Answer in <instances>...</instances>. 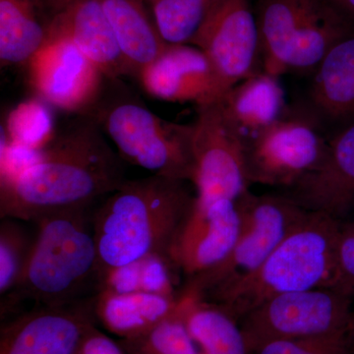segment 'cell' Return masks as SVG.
Instances as JSON below:
<instances>
[{
	"label": "cell",
	"instance_id": "obj_7",
	"mask_svg": "<svg viewBox=\"0 0 354 354\" xmlns=\"http://www.w3.org/2000/svg\"><path fill=\"white\" fill-rule=\"evenodd\" d=\"M235 202L241 230L232 253L212 271L186 279L180 295L215 301L253 274L308 212L286 195H255L248 190Z\"/></svg>",
	"mask_w": 354,
	"mask_h": 354
},
{
	"label": "cell",
	"instance_id": "obj_5",
	"mask_svg": "<svg viewBox=\"0 0 354 354\" xmlns=\"http://www.w3.org/2000/svg\"><path fill=\"white\" fill-rule=\"evenodd\" d=\"M83 115L113 141L125 162L156 176L192 181L194 125L160 118L120 77H106L97 101Z\"/></svg>",
	"mask_w": 354,
	"mask_h": 354
},
{
	"label": "cell",
	"instance_id": "obj_16",
	"mask_svg": "<svg viewBox=\"0 0 354 354\" xmlns=\"http://www.w3.org/2000/svg\"><path fill=\"white\" fill-rule=\"evenodd\" d=\"M137 81L160 101L193 102L198 108L223 97L206 53L191 44H169Z\"/></svg>",
	"mask_w": 354,
	"mask_h": 354
},
{
	"label": "cell",
	"instance_id": "obj_3",
	"mask_svg": "<svg viewBox=\"0 0 354 354\" xmlns=\"http://www.w3.org/2000/svg\"><path fill=\"white\" fill-rule=\"evenodd\" d=\"M339 225L333 216L307 212L253 274L209 304L239 323L266 300L283 293L326 288L354 297V283L339 265Z\"/></svg>",
	"mask_w": 354,
	"mask_h": 354
},
{
	"label": "cell",
	"instance_id": "obj_1",
	"mask_svg": "<svg viewBox=\"0 0 354 354\" xmlns=\"http://www.w3.org/2000/svg\"><path fill=\"white\" fill-rule=\"evenodd\" d=\"M124 162L94 121L75 115L34 164L0 181V216L36 223L94 208L127 180Z\"/></svg>",
	"mask_w": 354,
	"mask_h": 354
},
{
	"label": "cell",
	"instance_id": "obj_31",
	"mask_svg": "<svg viewBox=\"0 0 354 354\" xmlns=\"http://www.w3.org/2000/svg\"><path fill=\"white\" fill-rule=\"evenodd\" d=\"M78 354H127V353L121 346L120 341H114L95 326L86 335Z\"/></svg>",
	"mask_w": 354,
	"mask_h": 354
},
{
	"label": "cell",
	"instance_id": "obj_10",
	"mask_svg": "<svg viewBox=\"0 0 354 354\" xmlns=\"http://www.w3.org/2000/svg\"><path fill=\"white\" fill-rule=\"evenodd\" d=\"M193 125L194 176L191 183L196 187L197 198L236 201L250 185L245 147L225 118L220 100L198 106Z\"/></svg>",
	"mask_w": 354,
	"mask_h": 354
},
{
	"label": "cell",
	"instance_id": "obj_29",
	"mask_svg": "<svg viewBox=\"0 0 354 354\" xmlns=\"http://www.w3.org/2000/svg\"><path fill=\"white\" fill-rule=\"evenodd\" d=\"M253 354H353L346 337L279 339L267 342Z\"/></svg>",
	"mask_w": 354,
	"mask_h": 354
},
{
	"label": "cell",
	"instance_id": "obj_8",
	"mask_svg": "<svg viewBox=\"0 0 354 354\" xmlns=\"http://www.w3.org/2000/svg\"><path fill=\"white\" fill-rule=\"evenodd\" d=\"M353 299L341 290L320 288L266 300L239 321L249 353L279 339L346 337Z\"/></svg>",
	"mask_w": 354,
	"mask_h": 354
},
{
	"label": "cell",
	"instance_id": "obj_14",
	"mask_svg": "<svg viewBox=\"0 0 354 354\" xmlns=\"http://www.w3.org/2000/svg\"><path fill=\"white\" fill-rule=\"evenodd\" d=\"M97 325L92 297L64 306H41L1 328L0 354H78Z\"/></svg>",
	"mask_w": 354,
	"mask_h": 354
},
{
	"label": "cell",
	"instance_id": "obj_22",
	"mask_svg": "<svg viewBox=\"0 0 354 354\" xmlns=\"http://www.w3.org/2000/svg\"><path fill=\"white\" fill-rule=\"evenodd\" d=\"M50 41V30L37 0H0V60L26 65Z\"/></svg>",
	"mask_w": 354,
	"mask_h": 354
},
{
	"label": "cell",
	"instance_id": "obj_12",
	"mask_svg": "<svg viewBox=\"0 0 354 354\" xmlns=\"http://www.w3.org/2000/svg\"><path fill=\"white\" fill-rule=\"evenodd\" d=\"M37 97L53 108L83 115L97 101L106 75L68 39H51L29 64Z\"/></svg>",
	"mask_w": 354,
	"mask_h": 354
},
{
	"label": "cell",
	"instance_id": "obj_26",
	"mask_svg": "<svg viewBox=\"0 0 354 354\" xmlns=\"http://www.w3.org/2000/svg\"><path fill=\"white\" fill-rule=\"evenodd\" d=\"M50 108L38 97L19 104L9 115L7 139L28 148H44L57 134Z\"/></svg>",
	"mask_w": 354,
	"mask_h": 354
},
{
	"label": "cell",
	"instance_id": "obj_32",
	"mask_svg": "<svg viewBox=\"0 0 354 354\" xmlns=\"http://www.w3.org/2000/svg\"><path fill=\"white\" fill-rule=\"evenodd\" d=\"M330 2L354 26V0H330Z\"/></svg>",
	"mask_w": 354,
	"mask_h": 354
},
{
	"label": "cell",
	"instance_id": "obj_13",
	"mask_svg": "<svg viewBox=\"0 0 354 354\" xmlns=\"http://www.w3.org/2000/svg\"><path fill=\"white\" fill-rule=\"evenodd\" d=\"M241 230L236 202L205 201L196 196L190 215L172 243L169 262L186 279L212 271L232 253Z\"/></svg>",
	"mask_w": 354,
	"mask_h": 354
},
{
	"label": "cell",
	"instance_id": "obj_30",
	"mask_svg": "<svg viewBox=\"0 0 354 354\" xmlns=\"http://www.w3.org/2000/svg\"><path fill=\"white\" fill-rule=\"evenodd\" d=\"M339 260L344 276L354 283V221L339 225Z\"/></svg>",
	"mask_w": 354,
	"mask_h": 354
},
{
	"label": "cell",
	"instance_id": "obj_24",
	"mask_svg": "<svg viewBox=\"0 0 354 354\" xmlns=\"http://www.w3.org/2000/svg\"><path fill=\"white\" fill-rule=\"evenodd\" d=\"M165 43L196 46L223 0H143Z\"/></svg>",
	"mask_w": 354,
	"mask_h": 354
},
{
	"label": "cell",
	"instance_id": "obj_19",
	"mask_svg": "<svg viewBox=\"0 0 354 354\" xmlns=\"http://www.w3.org/2000/svg\"><path fill=\"white\" fill-rule=\"evenodd\" d=\"M92 308L97 324L125 339L145 334L176 314L179 297L101 290L92 297Z\"/></svg>",
	"mask_w": 354,
	"mask_h": 354
},
{
	"label": "cell",
	"instance_id": "obj_23",
	"mask_svg": "<svg viewBox=\"0 0 354 354\" xmlns=\"http://www.w3.org/2000/svg\"><path fill=\"white\" fill-rule=\"evenodd\" d=\"M179 313L198 354H250L239 321L216 305L179 293Z\"/></svg>",
	"mask_w": 354,
	"mask_h": 354
},
{
	"label": "cell",
	"instance_id": "obj_9",
	"mask_svg": "<svg viewBox=\"0 0 354 354\" xmlns=\"http://www.w3.org/2000/svg\"><path fill=\"white\" fill-rule=\"evenodd\" d=\"M328 148L315 121L288 113L245 146L247 178L290 189L320 167Z\"/></svg>",
	"mask_w": 354,
	"mask_h": 354
},
{
	"label": "cell",
	"instance_id": "obj_4",
	"mask_svg": "<svg viewBox=\"0 0 354 354\" xmlns=\"http://www.w3.org/2000/svg\"><path fill=\"white\" fill-rule=\"evenodd\" d=\"M95 208V207H94ZM94 208L66 212L36 221L38 234L19 283L4 298L8 306L32 300L64 306L101 290L102 271L95 243Z\"/></svg>",
	"mask_w": 354,
	"mask_h": 354
},
{
	"label": "cell",
	"instance_id": "obj_28",
	"mask_svg": "<svg viewBox=\"0 0 354 354\" xmlns=\"http://www.w3.org/2000/svg\"><path fill=\"white\" fill-rule=\"evenodd\" d=\"M31 239L17 220L1 218L0 225V295L6 297L19 283L31 253Z\"/></svg>",
	"mask_w": 354,
	"mask_h": 354
},
{
	"label": "cell",
	"instance_id": "obj_27",
	"mask_svg": "<svg viewBox=\"0 0 354 354\" xmlns=\"http://www.w3.org/2000/svg\"><path fill=\"white\" fill-rule=\"evenodd\" d=\"M127 354H198L178 311L145 334L120 339Z\"/></svg>",
	"mask_w": 354,
	"mask_h": 354
},
{
	"label": "cell",
	"instance_id": "obj_2",
	"mask_svg": "<svg viewBox=\"0 0 354 354\" xmlns=\"http://www.w3.org/2000/svg\"><path fill=\"white\" fill-rule=\"evenodd\" d=\"M185 183L156 174L127 179L95 207L93 225L102 277L153 256L169 262L172 243L196 200Z\"/></svg>",
	"mask_w": 354,
	"mask_h": 354
},
{
	"label": "cell",
	"instance_id": "obj_11",
	"mask_svg": "<svg viewBox=\"0 0 354 354\" xmlns=\"http://www.w3.org/2000/svg\"><path fill=\"white\" fill-rule=\"evenodd\" d=\"M195 46L208 57L223 95L263 71L259 26L250 0H223Z\"/></svg>",
	"mask_w": 354,
	"mask_h": 354
},
{
	"label": "cell",
	"instance_id": "obj_33",
	"mask_svg": "<svg viewBox=\"0 0 354 354\" xmlns=\"http://www.w3.org/2000/svg\"><path fill=\"white\" fill-rule=\"evenodd\" d=\"M346 342H348L351 353L354 354V313L351 326H349L348 334H346Z\"/></svg>",
	"mask_w": 354,
	"mask_h": 354
},
{
	"label": "cell",
	"instance_id": "obj_18",
	"mask_svg": "<svg viewBox=\"0 0 354 354\" xmlns=\"http://www.w3.org/2000/svg\"><path fill=\"white\" fill-rule=\"evenodd\" d=\"M220 102L244 147L290 113L279 77L265 71L234 86Z\"/></svg>",
	"mask_w": 354,
	"mask_h": 354
},
{
	"label": "cell",
	"instance_id": "obj_15",
	"mask_svg": "<svg viewBox=\"0 0 354 354\" xmlns=\"http://www.w3.org/2000/svg\"><path fill=\"white\" fill-rule=\"evenodd\" d=\"M50 41L65 38L109 77H129L102 0H37Z\"/></svg>",
	"mask_w": 354,
	"mask_h": 354
},
{
	"label": "cell",
	"instance_id": "obj_25",
	"mask_svg": "<svg viewBox=\"0 0 354 354\" xmlns=\"http://www.w3.org/2000/svg\"><path fill=\"white\" fill-rule=\"evenodd\" d=\"M171 263L160 256L146 258L138 262L104 272L101 290L113 292H153L178 297L174 290Z\"/></svg>",
	"mask_w": 354,
	"mask_h": 354
},
{
	"label": "cell",
	"instance_id": "obj_6",
	"mask_svg": "<svg viewBox=\"0 0 354 354\" xmlns=\"http://www.w3.org/2000/svg\"><path fill=\"white\" fill-rule=\"evenodd\" d=\"M263 71L311 75L339 39L354 31L330 0H258Z\"/></svg>",
	"mask_w": 354,
	"mask_h": 354
},
{
	"label": "cell",
	"instance_id": "obj_20",
	"mask_svg": "<svg viewBox=\"0 0 354 354\" xmlns=\"http://www.w3.org/2000/svg\"><path fill=\"white\" fill-rule=\"evenodd\" d=\"M130 78H139L162 53L165 43L143 0H102Z\"/></svg>",
	"mask_w": 354,
	"mask_h": 354
},
{
	"label": "cell",
	"instance_id": "obj_21",
	"mask_svg": "<svg viewBox=\"0 0 354 354\" xmlns=\"http://www.w3.org/2000/svg\"><path fill=\"white\" fill-rule=\"evenodd\" d=\"M309 99L317 115L354 120V31L330 48L313 74Z\"/></svg>",
	"mask_w": 354,
	"mask_h": 354
},
{
	"label": "cell",
	"instance_id": "obj_17",
	"mask_svg": "<svg viewBox=\"0 0 354 354\" xmlns=\"http://www.w3.org/2000/svg\"><path fill=\"white\" fill-rule=\"evenodd\" d=\"M286 195L307 211L339 221L348 215L354 208V120L329 140L320 167Z\"/></svg>",
	"mask_w": 354,
	"mask_h": 354
}]
</instances>
